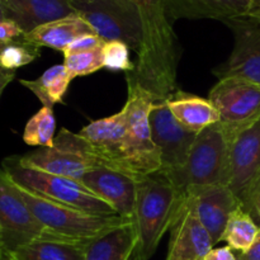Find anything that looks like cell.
I'll use <instances>...</instances> for the list:
<instances>
[{
  "label": "cell",
  "mask_w": 260,
  "mask_h": 260,
  "mask_svg": "<svg viewBox=\"0 0 260 260\" xmlns=\"http://www.w3.org/2000/svg\"><path fill=\"white\" fill-rule=\"evenodd\" d=\"M249 15H255V17H260V0H256V4H255V7H254L253 12H251Z\"/></svg>",
  "instance_id": "obj_37"
},
{
  "label": "cell",
  "mask_w": 260,
  "mask_h": 260,
  "mask_svg": "<svg viewBox=\"0 0 260 260\" xmlns=\"http://www.w3.org/2000/svg\"><path fill=\"white\" fill-rule=\"evenodd\" d=\"M46 231L17 192L12 179L0 168V248L14 253L42 238Z\"/></svg>",
  "instance_id": "obj_10"
},
{
  "label": "cell",
  "mask_w": 260,
  "mask_h": 260,
  "mask_svg": "<svg viewBox=\"0 0 260 260\" xmlns=\"http://www.w3.org/2000/svg\"><path fill=\"white\" fill-rule=\"evenodd\" d=\"M90 145L102 165L124 172V135L126 122L122 109L109 117L95 119L78 132ZM127 174V173H126Z\"/></svg>",
  "instance_id": "obj_16"
},
{
  "label": "cell",
  "mask_w": 260,
  "mask_h": 260,
  "mask_svg": "<svg viewBox=\"0 0 260 260\" xmlns=\"http://www.w3.org/2000/svg\"><path fill=\"white\" fill-rule=\"evenodd\" d=\"M7 19V15H5V9L4 4H3V0H0V20Z\"/></svg>",
  "instance_id": "obj_38"
},
{
  "label": "cell",
  "mask_w": 260,
  "mask_h": 260,
  "mask_svg": "<svg viewBox=\"0 0 260 260\" xmlns=\"http://www.w3.org/2000/svg\"><path fill=\"white\" fill-rule=\"evenodd\" d=\"M170 20L234 19L249 15L256 0H164Z\"/></svg>",
  "instance_id": "obj_18"
},
{
  "label": "cell",
  "mask_w": 260,
  "mask_h": 260,
  "mask_svg": "<svg viewBox=\"0 0 260 260\" xmlns=\"http://www.w3.org/2000/svg\"><path fill=\"white\" fill-rule=\"evenodd\" d=\"M259 233L260 226L256 225L251 213L239 207L229 218L221 241L228 243V246L233 250L244 254L254 245Z\"/></svg>",
  "instance_id": "obj_25"
},
{
  "label": "cell",
  "mask_w": 260,
  "mask_h": 260,
  "mask_svg": "<svg viewBox=\"0 0 260 260\" xmlns=\"http://www.w3.org/2000/svg\"><path fill=\"white\" fill-rule=\"evenodd\" d=\"M104 43H106V41L99 37L98 35H85L73 41L62 53H79L93 51L99 47H103Z\"/></svg>",
  "instance_id": "obj_30"
},
{
  "label": "cell",
  "mask_w": 260,
  "mask_h": 260,
  "mask_svg": "<svg viewBox=\"0 0 260 260\" xmlns=\"http://www.w3.org/2000/svg\"><path fill=\"white\" fill-rule=\"evenodd\" d=\"M127 102L122 108L126 122L124 172L140 179L161 169V159L152 141L150 111L154 99L137 85L127 83Z\"/></svg>",
  "instance_id": "obj_6"
},
{
  "label": "cell",
  "mask_w": 260,
  "mask_h": 260,
  "mask_svg": "<svg viewBox=\"0 0 260 260\" xmlns=\"http://www.w3.org/2000/svg\"><path fill=\"white\" fill-rule=\"evenodd\" d=\"M7 19L17 23L25 33L35 28L75 14L68 0H3Z\"/></svg>",
  "instance_id": "obj_19"
},
{
  "label": "cell",
  "mask_w": 260,
  "mask_h": 260,
  "mask_svg": "<svg viewBox=\"0 0 260 260\" xmlns=\"http://www.w3.org/2000/svg\"><path fill=\"white\" fill-rule=\"evenodd\" d=\"M260 174V119L241 132L231 146L230 178L228 187L236 196L243 208Z\"/></svg>",
  "instance_id": "obj_14"
},
{
  "label": "cell",
  "mask_w": 260,
  "mask_h": 260,
  "mask_svg": "<svg viewBox=\"0 0 260 260\" xmlns=\"http://www.w3.org/2000/svg\"><path fill=\"white\" fill-rule=\"evenodd\" d=\"M167 103L173 116L197 135L220 122V114L208 98L178 90L167 99Z\"/></svg>",
  "instance_id": "obj_21"
},
{
  "label": "cell",
  "mask_w": 260,
  "mask_h": 260,
  "mask_svg": "<svg viewBox=\"0 0 260 260\" xmlns=\"http://www.w3.org/2000/svg\"><path fill=\"white\" fill-rule=\"evenodd\" d=\"M73 8L93 27L96 35L108 41H121L139 52L142 28L139 9L129 0H88Z\"/></svg>",
  "instance_id": "obj_8"
},
{
  "label": "cell",
  "mask_w": 260,
  "mask_h": 260,
  "mask_svg": "<svg viewBox=\"0 0 260 260\" xmlns=\"http://www.w3.org/2000/svg\"><path fill=\"white\" fill-rule=\"evenodd\" d=\"M104 68L112 71L132 73L136 68L129 58V47L121 41H108L103 46Z\"/></svg>",
  "instance_id": "obj_29"
},
{
  "label": "cell",
  "mask_w": 260,
  "mask_h": 260,
  "mask_svg": "<svg viewBox=\"0 0 260 260\" xmlns=\"http://www.w3.org/2000/svg\"><path fill=\"white\" fill-rule=\"evenodd\" d=\"M63 57H65L63 66L68 70L71 80L78 76L90 75L104 68L103 47L86 52L63 53Z\"/></svg>",
  "instance_id": "obj_27"
},
{
  "label": "cell",
  "mask_w": 260,
  "mask_h": 260,
  "mask_svg": "<svg viewBox=\"0 0 260 260\" xmlns=\"http://www.w3.org/2000/svg\"><path fill=\"white\" fill-rule=\"evenodd\" d=\"M184 203L189 206L212 238L213 244L222 240L229 218L239 207L240 201L228 185H198L184 193Z\"/></svg>",
  "instance_id": "obj_13"
},
{
  "label": "cell",
  "mask_w": 260,
  "mask_h": 260,
  "mask_svg": "<svg viewBox=\"0 0 260 260\" xmlns=\"http://www.w3.org/2000/svg\"><path fill=\"white\" fill-rule=\"evenodd\" d=\"M0 260H17V259L13 256V254L10 253V251L0 248Z\"/></svg>",
  "instance_id": "obj_36"
},
{
  "label": "cell",
  "mask_w": 260,
  "mask_h": 260,
  "mask_svg": "<svg viewBox=\"0 0 260 260\" xmlns=\"http://www.w3.org/2000/svg\"><path fill=\"white\" fill-rule=\"evenodd\" d=\"M203 260H239V255L234 253L230 246L212 249Z\"/></svg>",
  "instance_id": "obj_33"
},
{
  "label": "cell",
  "mask_w": 260,
  "mask_h": 260,
  "mask_svg": "<svg viewBox=\"0 0 260 260\" xmlns=\"http://www.w3.org/2000/svg\"><path fill=\"white\" fill-rule=\"evenodd\" d=\"M14 187L33 215L47 230L43 236L90 243L107 231L132 220L118 215L102 216L83 212L35 194L15 183Z\"/></svg>",
  "instance_id": "obj_4"
},
{
  "label": "cell",
  "mask_w": 260,
  "mask_h": 260,
  "mask_svg": "<svg viewBox=\"0 0 260 260\" xmlns=\"http://www.w3.org/2000/svg\"><path fill=\"white\" fill-rule=\"evenodd\" d=\"M152 141L161 159L160 172L170 173L185 164L198 135L183 126L170 112L167 99L154 101L150 111Z\"/></svg>",
  "instance_id": "obj_12"
},
{
  "label": "cell",
  "mask_w": 260,
  "mask_h": 260,
  "mask_svg": "<svg viewBox=\"0 0 260 260\" xmlns=\"http://www.w3.org/2000/svg\"><path fill=\"white\" fill-rule=\"evenodd\" d=\"M208 99L220 114V122L236 139L260 119V86L245 79H218Z\"/></svg>",
  "instance_id": "obj_9"
},
{
  "label": "cell",
  "mask_w": 260,
  "mask_h": 260,
  "mask_svg": "<svg viewBox=\"0 0 260 260\" xmlns=\"http://www.w3.org/2000/svg\"><path fill=\"white\" fill-rule=\"evenodd\" d=\"M19 83L33 94L42 103V107L53 108L55 104L63 103V96L68 91L71 79L63 65H53L48 68L40 78L35 80L20 79Z\"/></svg>",
  "instance_id": "obj_24"
},
{
  "label": "cell",
  "mask_w": 260,
  "mask_h": 260,
  "mask_svg": "<svg viewBox=\"0 0 260 260\" xmlns=\"http://www.w3.org/2000/svg\"><path fill=\"white\" fill-rule=\"evenodd\" d=\"M137 235L134 221L107 231L88 244L85 260H135Z\"/></svg>",
  "instance_id": "obj_22"
},
{
  "label": "cell",
  "mask_w": 260,
  "mask_h": 260,
  "mask_svg": "<svg viewBox=\"0 0 260 260\" xmlns=\"http://www.w3.org/2000/svg\"><path fill=\"white\" fill-rule=\"evenodd\" d=\"M71 5L76 4V3H83V2H88V0H68Z\"/></svg>",
  "instance_id": "obj_39"
},
{
  "label": "cell",
  "mask_w": 260,
  "mask_h": 260,
  "mask_svg": "<svg viewBox=\"0 0 260 260\" xmlns=\"http://www.w3.org/2000/svg\"><path fill=\"white\" fill-rule=\"evenodd\" d=\"M40 47L19 40L8 43L0 52V68L15 71L40 57Z\"/></svg>",
  "instance_id": "obj_28"
},
{
  "label": "cell",
  "mask_w": 260,
  "mask_h": 260,
  "mask_svg": "<svg viewBox=\"0 0 260 260\" xmlns=\"http://www.w3.org/2000/svg\"><path fill=\"white\" fill-rule=\"evenodd\" d=\"M170 231L165 260H203L215 246L208 231L184 200Z\"/></svg>",
  "instance_id": "obj_17"
},
{
  "label": "cell",
  "mask_w": 260,
  "mask_h": 260,
  "mask_svg": "<svg viewBox=\"0 0 260 260\" xmlns=\"http://www.w3.org/2000/svg\"><path fill=\"white\" fill-rule=\"evenodd\" d=\"M14 78L15 71L5 70V69L0 68V98H2L3 91H4L5 88L14 80Z\"/></svg>",
  "instance_id": "obj_35"
},
{
  "label": "cell",
  "mask_w": 260,
  "mask_h": 260,
  "mask_svg": "<svg viewBox=\"0 0 260 260\" xmlns=\"http://www.w3.org/2000/svg\"><path fill=\"white\" fill-rule=\"evenodd\" d=\"M24 32L15 22L10 19L0 20V42L12 43L19 41Z\"/></svg>",
  "instance_id": "obj_31"
},
{
  "label": "cell",
  "mask_w": 260,
  "mask_h": 260,
  "mask_svg": "<svg viewBox=\"0 0 260 260\" xmlns=\"http://www.w3.org/2000/svg\"><path fill=\"white\" fill-rule=\"evenodd\" d=\"M183 200L182 193L160 170L137 180L132 217L137 235L135 260H149L154 255L182 208Z\"/></svg>",
  "instance_id": "obj_2"
},
{
  "label": "cell",
  "mask_w": 260,
  "mask_h": 260,
  "mask_svg": "<svg viewBox=\"0 0 260 260\" xmlns=\"http://www.w3.org/2000/svg\"><path fill=\"white\" fill-rule=\"evenodd\" d=\"M136 178L106 165L89 170L80 180L94 196L111 205L117 215L132 218L136 205Z\"/></svg>",
  "instance_id": "obj_15"
},
{
  "label": "cell",
  "mask_w": 260,
  "mask_h": 260,
  "mask_svg": "<svg viewBox=\"0 0 260 260\" xmlns=\"http://www.w3.org/2000/svg\"><path fill=\"white\" fill-rule=\"evenodd\" d=\"M88 244L42 236L12 254L17 260H85Z\"/></svg>",
  "instance_id": "obj_23"
},
{
  "label": "cell",
  "mask_w": 260,
  "mask_h": 260,
  "mask_svg": "<svg viewBox=\"0 0 260 260\" xmlns=\"http://www.w3.org/2000/svg\"><path fill=\"white\" fill-rule=\"evenodd\" d=\"M8 43H4V42H0V52H2L3 50H4V47L7 46Z\"/></svg>",
  "instance_id": "obj_40"
},
{
  "label": "cell",
  "mask_w": 260,
  "mask_h": 260,
  "mask_svg": "<svg viewBox=\"0 0 260 260\" xmlns=\"http://www.w3.org/2000/svg\"><path fill=\"white\" fill-rule=\"evenodd\" d=\"M141 19V47L136 68L126 74L128 83L139 86L154 101L168 99L177 90V74L182 48L173 29L164 0H129Z\"/></svg>",
  "instance_id": "obj_1"
},
{
  "label": "cell",
  "mask_w": 260,
  "mask_h": 260,
  "mask_svg": "<svg viewBox=\"0 0 260 260\" xmlns=\"http://www.w3.org/2000/svg\"><path fill=\"white\" fill-rule=\"evenodd\" d=\"M245 211L251 213V216H256L260 218V174L251 189L250 196H249L248 203L245 206Z\"/></svg>",
  "instance_id": "obj_32"
},
{
  "label": "cell",
  "mask_w": 260,
  "mask_h": 260,
  "mask_svg": "<svg viewBox=\"0 0 260 260\" xmlns=\"http://www.w3.org/2000/svg\"><path fill=\"white\" fill-rule=\"evenodd\" d=\"M234 140L228 128L217 122L198 134L187 161L180 169L164 174L183 197L190 187L228 185Z\"/></svg>",
  "instance_id": "obj_3"
},
{
  "label": "cell",
  "mask_w": 260,
  "mask_h": 260,
  "mask_svg": "<svg viewBox=\"0 0 260 260\" xmlns=\"http://www.w3.org/2000/svg\"><path fill=\"white\" fill-rule=\"evenodd\" d=\"M56 119L53 108L42 107L28 119L23 132V141L29 146L52 147L55 144Z\"/></svg>",
  "instance_id": "obj_26"
},
{
  "label": "cell",
  "mask_w": 260,
  "mask_h": 260,
  "mask_svg": "<svg viewBox=\"0 0 260 260\" xmlns=\"http://www.w3.org/2000/svg\"><path fill=\"white\" fill-rule=\"evenodd\" d=\"M85 35H96V33L83 17L75 13L61 19L45 23L23 35L20 40L40 48L50 47L52 50L63 52L73 41Z\"/></svg>",
  "instance_id": "obj_20"
},
{
  "label": "cell",
  "mask_w": 260,
  "mask_h": 260,
  "mask_svg": "<svg viewBox=\"0 0 260 260\" xmlns=\"http://www.w3.org/2000/svg\"><path fill=\"white\" fill-rule=\"evenodd\" d=\"M20 164L30 169L80 182L93 168L102 165L90 145L78 134L62 128L52 147H40L36 151L18 156Z\"/></svg>",
  "instance_id": "obj_7"
},
{
  "label": "cell",
  "mask_w": 260,
  "mask_h": 260,
  "mask_svg": "<svg viewBox=\"0 0 260 260\" xmlns=\"http://www.w3.org/2000/svg\"><path fill=\"white\" fill-rule=\"evenodd\" d=\"M223 23L233 32L234 47L212 74L218 79L236 76L260 86V17L244 15Z\"/></svg>",
  "instance_id": "obj_11"
},
{
  "label": "cell",
  "mask_w": 260,
  "mask_h": 260,
  "mask_svg": "<svg viewBox=\"0 0 260 260\" xmlns=\"http://www.w3.org/2000/svg\"><path fill=\"white\" fill-rule=\"evenodd\" d=\"M239 260H260V233L254 245L246 253L238 254Z\"/></svg>",
  "instance_id": "obj_34"
},
{
  "label": "cell",
  "mask_w": 260,
  "mask_h": 260,
  "mask_svg": "<svg viewBox=\"0 0 260 260\" xmlns=\"http://www.w3.org/2000/svg\"><path fill=\"white\" fill-rule=\"evenodd\" d=\"M2 165L3 170L15 184L35 194L93 215H117L111 205L94 196L79 180L23 167L18 155L5 157Z\"/></svg>",
  "instance_id": "obj_5"
}]
</instances>
